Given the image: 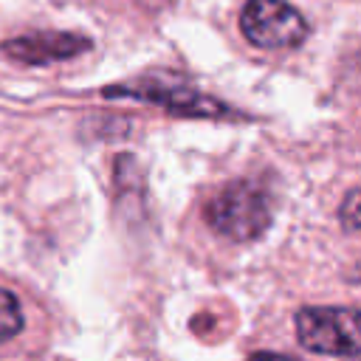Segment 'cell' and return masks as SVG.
Here are the masks:
<instances>
[{
	"instance_id": "obj_6",
	"label": "cell",
	"mask_w": 361,
	"mask_h": 361,
	"mask_svg": "<svg viewBox=\"0 0 361 361\" xmlns=\"http://www.w3.org/2000/svg\"><path fill=\"white\" fill-rule=\"evenodd\" d=\"M25 319H23V307L17 302V296L6 288H0V344L14 338L23 330Z\"/></svg>"
},
{
	"instance_id": "obj_3",
	"label": "cell",
	"mask_w": 361,
	"mask_h": 361,
	"mask_svg": "<svg viewBox=\"0 0 361 361\" xmlns=\"http://www.w3.org/2000/svg\"><path fill=\"white\" fill-rule=\"evenodd\" d=\"M243 37L257 48H296L307 37L305 17L288 0H248L240 11Z\"/></svg>"
},
{
	"instance_id": "obj_7",
	"label": "cell",
	"mask_w": 361,
	"mask_h": 361,
	"mask_svg": "<svg viewBox=\"0 0 361 361\" xmlns=\"http://www.w3.org/2000/svg\"><path fill=\"white\" fill-rule=\"evenodd\" d=\"M338 220H341V226L350 228V231H358V228H361V189H353V192L344 197V203H341V209H338Z\"/></svg>"
},
{
	"instance_id": "obj_10",
	"label": "cell",
	"mask_w": 361,
	"mask_h": 361,
	"mask_svg": "<svg viewBox=\"0 0 361 361\" xmlns=\"http://www.w3.org/2000/svg\"><path fill=\"white\" fill-rule=\"evenodd\" d=\"M353 279H355V282H361V265H358V268L353 271Z\"/></svg>"
},
{
	"instance_id": "obj_9",
	"label": "cell",
	"mask_w": 361,
	"mask_h": 361,
	"mask_svg": "<svg viewBox=\"0 0 361 361\" xmlns=\"http://www.w3.org/2000/svg\"><path fill=\"white\" fill-rule=\"evenodd\" d=\"M138 3H144V6H149V8H158V6H166L169 0H138Z\"/></svg>"
},
{
	"instance_id": "obj_5",
	"label": "cell",
	"mask_w": 361,
	"mask_h": 361,
	"mask_svg": "<svg viewBox=\"0 0 361 361\" xmlns=\"http://www.w3.org/2000/svg\"><path fill=\"white\" fill-rule=\"evenodd\" d=\"M90 48V39L71 31H37L11 37L3 42V54L23 65H51L62 59H73Z\"/></svg>"
},
{
	"instance_id": "obj_1",
	"label": "cell",
	"mask_w": 361,
	"mask_h": 361,
	"mask_svg": "<svg viewBox=\"0 0 361 361\" xmlns=\"http://www.w3.org/2000/svg\"><path fill=\"white\" fill-rule=\"evenodd\" d=\"M206 223L228 240H257L271 223V200L259 183L234 180L209 200Z\"/></svg>"
},
{
	"instance_id": "obj_2",
	"label": "cell",
	"mask_w": 361,
	"mask_h": 361,
	"mask_svg": "<svg viewBox=\"0 0 361 361\" xmlns=\"http://www.w3.org/2000/svg\"><path fill=\"white\" fill-rule=\"evenodd\" d=\"M296 338L319 355H361V310L302 307L296 313Z\"/></svg>"
},
{
	"instance_id": "obj_8",
	"label": "cell",
	"mask_w": 361,
	"mask_h": 361,
	"mask_svg": "<svg viewBox=\"0 0 361 361\" xmlns=\"http://www.w3.org/2000/svg\"><path fill=\"white\" fill-rule=\"evenodd\" d=\"M251 361H296V358H288V355H274V353H257V355H251Z\"/></svg>"
},
{
	"instance_id": "obj_4",
	"label": "cell",
	"mask_w": 361,
	"mask_h": 361,
	"mask_svg": "<svg viewBox=\"0 0 361 361\" xmlns=\"http://www.w3.org/2000/svg\"><path fill=\"white\" fill-rule=\"evenodd\" d=\"M107 96H130V99H141V102H152L161 104L172 113H183V116H228V107H223L220 102L200 96L197 90L180 85V82H166L164 76L158 79H138L130 85H110L104 90Z\"/></svg>"
}]
</instances>
